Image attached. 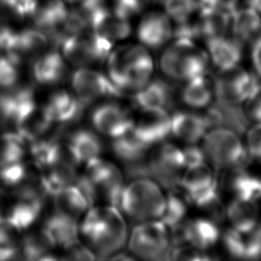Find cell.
Wrapping results in <instances>:
<instances>
[{
	"label": "cell",
	"mask_w": 261,
	"mask_h": 261,
	"mask_svg": "<svg viewBox=\"0 0 261 261\" xmlns=\"http://www.w3.org/2000/svg\"><path fill=\"white\" fill-rule=\"evenodd\" d=\"M106 60L108 77L121 95L136 93L151 80L153 59L142 44H126L112 49Z\"/></svg>",
	"instance_id": "obj_2"
},
{
	"label": "cell",
	"mask_w": 261,
	"mask_h": 261,
	"mask_svg": "<svg viewBox=\"0 0 261 261\" xmlns=\"http://www.w3.org/2000/svg\"><path fill=\"white\" fill-rule=\"evenodd\" d=\"M160 57V68L173 81L187 82L207 73L209 57L195 40L173 38Z\"/></svg>",
	"instance_id": "obj_4"
},
{
	"label": "cell",
	"mask_w": 261,
	"mask_h": 261,
	"mask_svg": "<svg viewBox=\"0 0 261 261\" xmlns=\"http://www.w3.org/2000/svg\"><path fill=\"white\" fill-rule=\"evenodd\" d=\"M149 3L150 0H112V9L130 19L133 16L142 13Z\"/></svg>",
	"instance_id": "obj_41"
},
{
	"label": "cell",
	"mask_w": 261,
	"mask_h": 261,
	"mask_svg": "<svg viewBox=\"0 0 261 261\" xmlns=\"http://www.w3.org/2000/svg\"><path fill=\"white\" fill-rule=\"evenodd\" d=\"M164 12L174 24L190 20L198 11L200 4L198 0H162Z\"/></svg>",
	"instance_id": "obj_37"
},
{
	"label": "cell",
	"mask_w": 261,
	"mask_h": 261,
	"mask_svg": "<svg viewBox=\"0 0 261 261\" xmlns=\"http://www.w3.org/2000/svg\"><path fill=\"white\" fill-rule=\"evenodd\" d=\"M164 207L165 195L153 178L137 177L124 186L119 210L129 219L138 223L160 219Z\"/></svg>",
	"instance_id": "obj_5"
},
{
	"label": "cell",
	"mask_w": 261,
	"mask_h": 261,
	"mask_svg": "<svg viewBox=\"0 0 261 261\" xmlns=\"http://www.w3.org/2000/svg\"><path fill=\"white\" fill-rule=\"evenodd\" d=\"M173 22L164 11L145 13L137 29L140 43L149 49H159L173 38Z\"/></svg>",
	"instance_id": "obj_13"
},
{
	"label": "cell",
	"mask_w": 261,
	"mask_h": 261,
	"mask_svg": "<svg viewBox=\"0 0 261 261\" xmlns=\"http://www.w3.org/2000/svg\"><path fill=\"white\" fill-rule=\"evenodd\" d=\"M205 43L209 61L219 71L228 70L240 65L243 46L229 35L213 38Z\"/></svg>",
	"instance_id": "obj_20"
},
{
	"label": "cell",
	"mask_w": 261,
	"mask_h": 261,
	"mask_svg": "<svg viewBox=\"0 0 261 261\" xmlns=\"http://www.w3.org/2000/svg\"><path fill=\"white\" fill-rule=\"evenodd\" d=\"M10 198L5 220L19 231L28 229L39 218L45 201L30 197Z\"/></svg>",
	"instance_id": "obj_25"
},
{
	"label": "cell",
	"mask_w": 261,
	"mask_h": 261,
	"mask_svg": "<svg viewBox=\"0 0 261 261\" xmlns=\"http://www.w3.org/2000/svg\"><path fill=\"white\" fill-rule=\"evenodd\" d=\"M149 177L166 190L179 187L186 168L182 149L171 143L161 142L147 155Z\"/></svg>",
	"instance_id": "obj_9"
},
{
	"label": "cell",
	"mask_w": 261,
	"mask_h": 261,
	"mask_svg": "<svg viewBox=\"0 0 261 261\" xmlns=\"http://www.w3.org/2000/svg\"><path fill=\"white\" fill-rule=\"evenodd\" d=\"M55 211L79 218L92 207L87 196L75 185H69L53 196Z\"/></svg>",
	"instance_id": "obj_32"
},
{
	"label": "cell",
	"mask_w": 261,
	"mask_h": 261,
	"mask_svg": "<svg viewBox=\"0 0 261 261\" xmlns=\"http://www.w3.org/2000/svg\"><path fill=\"white\" fill-rule=\"evenodd\" d=\"M67 61L62 54L54 49L43 53L33 61L32 74L40 85H58L68 75Z\"/></svg>",
	"instance_id": "obj_18"
},
{
	"label": "cell",
	"mask_w": 261,
	"mask_h": 261,
	"mask_svg": "<svg viewBox=\"0 0 261 261\" xmlns=\"http://www.w3.org/2000/svg\"><path fill=\"white\" fill-rule=\"evenodd\" d=\"M135 257L133 255H128L124 252H117L115 254H113L111 257H109V259L112 260H133Z\"/></svg>",
	"instance_id": "obj_49"
},
{
	"label": "cell",
	"mask_w": 261,
	"mask_h": 261,
	"mask_svg": "<svg viewBox=\"0 0 261 261\" xmlns=\"http://www.w3.org/2000/svg\"><path fill=\"white\" fill-rule=\"evenodd\" d=\"M260 77L239 65L220 71L214 83L215 95L227 104L247 103L261 90Z\"/></svg>",
	"instance_id": "obj_10"
},
{
	"label": "cell",
	"mask_w": 261,
	"mask_h": 261,
	"mask_svg": "<svg viewBox=\"0 0 261 261\" xmlns=\"http://www.w3.org/2000/svg\"><path fill=\"white\" fill-rule=\"evenodd\" d=\"M63 1L65 3H68V4H76V3H79L82 0H63Z\"/></svg>",
	"instance_id": "obj_51"
},
{
	"label": "cell",
	"mask_w": 261,
	"mask_h": 261,
	"mask_svg": "<svg viewBox=\"0 0 261 261\" xmlns=\"http://www.w3.org/2000/svg\"><path fill=\"white\" fill-rule=\"evenodd\" d=\"M170 121L171 135L187 144L198 143L210 128L204 115L189 111L175 112Z\"/></svg>",
	"instance_id": "obj_23"
},
{
	"label": "cell",
	"mask_w": 261,
	"mask_h": 261,
	"mask_svg": "<svg viewBox=\"0 0 261 261\" xmlns=\"http://www.w3.org/2000/svg\"><path fill=\"white\" fill-rule=\"evenodd\" d=\"M161 1H162V0H161Z\"/></svg>",
	"instance_id": "obj_52"
},
{
	"label": "cell",
	"mask_w": 261,
	"mask_h": 261,
	"mask_svg": "<svg viewBox=\"0 0 261 261\" xmlns=\"http://www.w3.org/2000/svg\"><path fill=\"white\" fill-rule=\"evenodd\" d=\"M247 112L254 123H261V90L247 103Z\"/></svg>",
	"instance_id": "obj_46"
},
{
	"label": "cell",
	"mask_w": 261,
	"mask_h": 261,
	"mask_svg": "<svg viewBox=\"0 0 261 261\" xmlns=\"http://www.w3.org/2000/svg\"><path fill=\"white\" fill-rule=\"evenodd\" d=\"M174 100V88L165 81H149L134 94V103L140 110L170 109Z\"/></svg>",
	"instance_id": "obj_19"
},
{
	"label": "cell",
	"mask_w": 261,
	"mask_h": 261,
	"mask_svg": "<svg viewBox=\"0 0 261 261\" xmlns=\"http://www.w3.org/2000/svg\"><path fill=\"white\" fill-rule=\"evenodd\" d=\"M54 44L50 37L37 28H25L17 32L13 45L7 56L18 64L22 61H34L37 57L50 50Z\"/></svg>",
	"instance_id": "obj_15"
},
{
	"label": "cell",
	"mask_w": 261,
	"mask_h": 261,
	"mask_svg": "<svg viewBox=\"0 0 261 261\" xmlns=\"http://www.w3.org/2000/svg\"><path fill=\"white\" fill-rule=\"evenodd\" d=\"M140 115L135 120V129L139 136L150 146L163 142L170 133V118L167 110L145 109L140 110Z\"/></svg>",
	"instance_id": "obj_17"
},
{
	"label": "cell",
	"mask_w": 261,
	"mask_h": 261,
	"mask_svg": "<svg viewBox=\"0 0 261 261\" xmlns=\"http://www.w3.org/2000/svg\"><path fill=\"white\" fill-rule=\"evenodd\" d=\"M248 155L261 161V123H255L249 128L245 141Z\"/></svg>",
	"instance_id": "obj_42"
},
{
	"label": "cell",
	"mask_w": 261,
	"mask_h": 261,
	"mask_svg": "<svg viewBox=\"0 0 261 261\" xmlns=\"http://www.w3.org/2000/svg\"><path fill=\"white\" fill-rule=\"evenodd\" d=\"M228 35L242 46L251 45L261 36V13L248 4H240L230 12Z\"/></svg>",
	"instance_id": "obj_16"
},
{
	"label": "cell",
	"mask_w": 261,
	"mask_h": 261,
	"mask_svg": "<svg viewBox=\"0 0 261 261\" xmlns=\"http://www.w3.org/2000/svg\"><path fill=\"white\" fill-rule=\"evenodd\" d=\"M169 229L172 244L187 243L200 251L214 247L220 239L217 222L208 217L185 219L184 222Z\"/></svg>",
	"instance_id": "obj_12"
},
{
	"label": "cell",
	"mask_w": 261,
	"mask_h": 261,
	"mask_svg": "<svg viewBox=\"0 0 261 261\" xmlns=\"http://www.w3.org/2000/svg\"><path fill=\"white\" fill-rule=\"evenodd\" d=\"M202 140L206 159L213 168L233 171L246 163L248 152L245 142L232 129L217 126L208 129Z\"/></svg>",
	"instance_id": "obj_6"
},
{
	"label": "cell",
	"mask_w": 261,
	"mask_h": 261,
	"mask_svg": "<svg viewBox=\"0 0 261 261\" xmlns=\"http://www.w3.org/2000/svg\"><path fill=\"white\" fill-rule=\"evenodd\" d=\"M171 246L170 229L160 219L139 222L127 237L130 254L140 259H168Z\"/></svg>",
	"instance_id": "obj_7"
},
{
	"label": "cell",
	"mask_w": 261,
	"mask_h": 261,
	"mask_svg": "<svg viewBox=\"0 0 261 261\" xmlns=\"http://www.w3.org/2000/svg\"><path fill=\"white\" fill-rule=\"evenodd\" d=\"M182 154L186 167L206 161V156L203 148L197 146L196 144H188V146L182 148Z\"/></svg>",
	"instance_id": "obj_44"
},
{
	"label": "cell",
	"mask_w": 261,
	"mask_h": 261,
	"mask_svg": "<svg viewBox=\"0 0 261 261\" xmlns=\"http://www.w3.org/2000/svg\"><path fill=\"white\" fill-rule=\"evenodd\" d=\"M27 144L16 132L0 134V168L22 161L27 152Z\"/></svg>",
	"instance_id": "obj_34"
},
{
	"label": "cell",
	"mask_w": 261,
	"mask_h": 261,
	"mask_svg": "<svg viewBox=\"0 0 261 261\" xmlns=\"http://www.w3.org/2000/svg\"><path fill=\"white\" fill-rule=\"evenodd\" d=\"M65 4L63 0H36L31 16L35 28L50 37L67 12Z\"/></svg>",
	"instance_id": "obj_29"
},
{
	"label": "cell",
	"mask_w": 261,
	"mask_h": 261,
	"mask_svg": "<svg viewBox=\"0 0 261 261\" xmlns=\"http://www.w3.org/2000/svg\"><path fill=\"white\" fill-rule=\"evenodd\" d=\"M80 230L98 259H109L119 252L128 237L122 212L107 204L89 208Z\"/></svg>",
	"instance_id": "obj_1"
},
{
	"label": "cell",
	"mask_w": 261,
	"mask_h": 261,
	"mask_svg": "<svg viewBox=\"0 0 261 261\" xmlns=\"http://www.w3.org/2000/svg\"><path fill=\"white\" fill-rule=\"evenodd\" d=\"M43 227L49 232L55 245L64 250L79 241L77 219L67 214L54 211L45 220Z\"/></svg>",
	"instance_id": "obj_28"
},
{
	"label": "cell",
	"mask_w": 261,
	"mask_h": 261,
	"mask_svg": "<svg viewBox=\"0 0 261 261\" xmlns=\"http://www.w3.org/2000/svg\"><path fill=\"white\" fill-rule=\"evenodd\" d=\"M74 184L92 205L96 201H103L119 209L124 179L115 164L98 157L86 164L85 172L76 176Z\"/></svg>",
	"instance_id": "obj_3"
},
{
	"label": "cell",
	"mask_w": 261,
	"mask_h": 261,
	"mask_svg": "<svg viewBox=\"0 0 261 261\" xmlns=\"http://www.w3.org/2000/svg\"><path fill=\"white\" fill-rule=\"evenodd\" d=\"M251 62L254 72L261 79V36L251 44Z\"/></svg>",
	"instance_id": "obj_47"
},
{
	"label": "cell",
	"mask_w": 261,
	"mask_h": 261,
	"mask_svg": "<svg viewBox=\"0 0 261 261\" xmlns=\"http://www.w3.org/2000/svg\"><path fill=\"white\" fill-rule=\"evenodd\" d=\"M225 217L230 227L248 232L260 223V206L255 201L233 198L225 209Z\"/></svg>",
	"instance_id": "obj_27"
},
{
	"label": "cell",
	"mask_w": 261,
	"mask_h": 261,
	"mask_svg": "<svg viewBox=\"0 0 261 261\" xmlns=\"http://www.w3.org/2000/svg\"><path fill=\"white\" fill-rule=\"evenodd\" d=\"M65 259H72V260H93L96 259V255L91 250L89 246L77 241L67 249Z\"/></svg>",
	"instance_id": "obj_43"
},
{
	"label": "cell",
	"mask_w": 261,
	"mask_h": 261,
	"mask_svg": "<svg viewBox=\"0 0 261 261\" xmlns=\"http://www.w3.org/2000/svg\"><path fill=\"white\" fill-rule=\"evenodd\" d=\"M111 148L115 156L125 165H128L145 161L148 151L152 146L147 144L139 136L133 125L123 134L112 139Z\"/></svg>",
	"instance_id": "obj_24"
},
{
	"label": "cell",
	"mask_w": 261,
	"mask_h": 261,
	"mask_svg": "<svg viewBox=\"0 0 261 261\" xmlns=\"http://www.w3.org/2000/svg\"><path fill=\"white\" fill-rule=\"evenodd\" d=\"M70 83L73 94L85 106L105 98L121 96L108 75L90 66L79 67L71 74Z\"/></svg>",
	"instance_id": "obj_11"
},
{
	"label": "cell",
	"mask_w": 261,
	"mask_h": 261,
	"mask_svg": "<svg viewBox=\"0 0 261 261\" xmlns=\"http://www.w3.org/2000/svg\"><path fill=\"white\" fill-rule=\"evenodd\" d=\"M101 150L102 144L98 136L85 128L71 133L66 142V151L76 164H87L98 158Z\"/></svg>",
	"instance_id": "obj_26"
},
{
	"label": "cell",
	"mask_w": 261,
	"mask_h": 261,
	"mask_svg": "<svg viewBox=\"0 0 261 261\" xmlns=\"http://www.w3.org/2000/svg\"><path fill=\"white\" fill-rule=\"evenodd\" d=\"M51 120L57 124H66L76 120L85 105L72 93L61 90L53 93L44 105Z\"/></svg>",
	"instance_id": "obj_21"
},
{
	"label": "cell",
	"mask_w": 261,
	"mask_h": 261,
	"mask_svg": "<svg viewBox=\"0 0 261 261\" xmlns=\"http://www.w3.org/2000/svg\"><path fill=\"white\" fill-rule=\"evenodd\" d=\"M19 64L11 57L0 54V91L8 90L17 85Z\"/></svg>",
	"instance_id": "obj_40"
},
{
	"label": "cell",
	"mask_w": 261,
	"mask_h": 261,
	"mask_svg": "<svg viewBox=\"0 0 261 261\" xmlns=\"http://www.w3.org/2000/svg\"><path fill=\"white\" fill-rule=\"evenodd\" d=\"M55 124L48 115L44 106L36 105L15 124L18 133L27 143H31L47 134Z\"/></svg>",
	"instance_id": "obj_31"
},
{
	"label": "cell",
	"mask_w": 261,
	"mask_h": 261,
	"mask_svg": "<svg viewBox=\"0 0 261 261\" xmlns=\"http://www.w3.org/2000/svg\"><path fill=\"white\" fill-rule=\"evenodd\" d=\"M113 45L112 42L88 28L64 40L60 47L61 54L67 62L82 67L106 60Z\"/></svg>",
	"instance_id": "obj_8"
},
{
	"label": "cell",
	"mask_w": 261,
	"mask_h": 261,
	"mask_svg": "<svg viewBox=\"0 0 261 261\" xmlns=\"http://www.w3.org/2000/svg\"><path fill=\"white\" fill-rule=\"evenodd\" d=\"M181 91V100L192 108H205L210 105L214 95V83H212L206 74L197 76L185 82Z\"/></svg>",
	"instance_id": "obj_33"
},
{
	"label": "cell",
	"mask_w": 261,
	"mask_h": 261,
	"mask_svg": "<svg viewBox=\"0 0 261 261\" xmlns=\"http://www.w3.org/2000/svg\"><path fill=\"white\" fill-rule=\"evenodd\" d=\"M56 247L49 232L44 228H38L30 231L20 239L19 254L27 260H55L52 254Z\"/></svg>",
	"instance_id": "obj_30"
},
{
	"label": "cell",
	"mask_w": 261,
	"mask_h": 261,
	"mask_svg": "<svg viewBox=\"0 0 261 261\" xmlns=\"http://www.w3.org/2000/svg\"><path fill=\"white\" fill-rule=\"evenodd\" d=\"M90 28L113 44L128 38L132 33L129 19L107 6L94 16Z\"/></svg>",
	"instance_id": "obj_22"
},
{
	"label": "cell",
	"mask_w": 261,
	"mask_h": 261,
	"mask_svg": "<svg viewBox=\"0 0 261 261\" xmlns=\"http://www.w3.org/2000/svg\"><path fill=\"white\" fill-rule=\"evenodd\" d=\"M178 188L179 187L169 189L168 193L165 195V207L160 220L163 221L168 228L175 227L184 222L187 214L189 202L184 192L180 193Z\"/></svg>",
	"instance_id": "obj_36"
},
{
	"label": "cell",
	"mask_w": 261,
	"mask_h": 261,
	"mask_svg": "<svg viewBox=\"0 0 261 261\" xmlns=\"http://www.w3.org/2000/svg\"><path fill=\"white\" fill-rule=\"evenodd\" d=\"M242 0H198L199 4L203 7L215 8L231 12L241 4Z\"/></svg>",
	"instance_id": "obj_45"
},
{
	"label": "cell",
	"mask_w": 261,
	"mask_h": 261,
	"mask_svg": "<svg viewBox=\"0 0 261 261\" xmlns=\"http://www.w3.org/2000/svg\"><path fill=\"white\" fill-rule=\"evenodd\" d=\"M234 174L229 181L233 198L258 201L261 199V178L244 170H233Z\"/></svg>",
	"instance_id": "obj_35"
},
{
	"label": "cell",
	"mask_w": 261,
	"mask_h": 261,
	"mask_svg": "<svg viewBox=\"0 0 261 261\" xmlns=\"http://www.w3.org/2000/svg\"><path fill=\"white\" fill-rule=\"evenodd\" d=\"M20 231L5 219L0 221V261L9 260L19 254Z\"/></svg>",
	"instance_id": "obj_38"
},
{
	"label": "cell",
	"mask_w": 261,
	"mask_h": 261,
	"mask_svg": "<svg viewBox=\"0 0 261 261\" xmlns=\"http://www.w3.org/2000/svg\"><path fill=\"white\" fill-rule=\"evenodd\" d=\"M9 202H10V196L7 195L4 189L0 188V221L5 219Z\"/></svg>",
	"instance_id": "obj_48"
},
{
	"label": "cell",
	"mask_w": 261,
	"mask_h": 261,
	"mask_svg": "<svg viewBox=\"0 0 261 261\" xmlns=\"http://www.w3.org/2000/svg\"><path fill=\"white\" fill-rule=\"evenodd\" d=\"M91 121L98 133L111 139L123 134L135 123L126 108L111 102L96 107L91 115Z\"/></svg>",
	"instance_id": "obj_14"
},
{
	"label": "cell",
	"mask_w": 261,
	"mask_h": 261,
	"mask_svg": "<svg viewBox=\"0 0 261 261\" xmlns=\"http://www.w3.org/2000/svg\"><path fill=\"white\" fill-rule=\"evenodd\" d=\"M221 240L227 254L233 258L246 259L245 232L229 227L221 236Z\"/></svg>",
	"instance_id": "obj_39"
},
{
	"label": "cell",
	"mask_w": 261,
	"mask_h": 261,
	"mask_svg": "<svg viewBox=\"0 0 261 261\" xmlns=\"http://www.w3.org/2000/svg\"><path fill=\"white\" fill-rule=\"evenodd\" d=\"M245 4L250 5L261 13V0H245Z\"/></svg>",
	"instance_id": "obj_50"
}]
</instances>
